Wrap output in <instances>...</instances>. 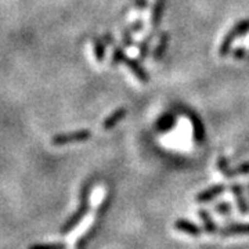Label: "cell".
<instances>
[{
  "mask_svg": "<svg viewBox=\"0 0 249 249\" xmlns=\"http://www.w3.org/2000/svg\"><path fill=\"white\" fill-rule=\"evenodd\" d=\"M91 186H93V181H91V180H88V181L82 186L79 194V206H78V209H76V211L64 222V224H62L61 227H60V234H61V235H67V234H70L72 230H75V229L80 224V222L86 217V214L89 213Z\"/></svg>",
  "mask_w": 249,
  "mask_h": 249,
  "instance_id": "cell-1",
  "label": "cell"
},
{
  "mask_svg": "<svg viewBox=\"0 0 249 249\" xmlns=\"http://www.w3.org/2000/svg\"><path fill=\"white\" fill-rule=\"evenodd\" d=\"M248 32H249V18H247V19H242V21H240V22H237V24L230 29V32L224 36L222 45H220V47H219V55H220V57L227 55L229 52H230V49H231L232 43H234L238 37H241V36L247 35Z\"/></svg>",
  "mask_w": 249,
  "mask_h": 249,
  "instance_id": "cell-2",
  "label": "cell"
},
{
  "mask_svg": "<svg viewBox=\"0 0 249 249\" xmlns=\"http://www.w3.org/2000/svg\"><path fill=\"white\" fill-rule=\"evenodd\" d=\"M91 137V132L89 129H80L70 133H60L55 134L52 137V144L55 147H61V145H68L72 142H86Z\"/></svg>",
  "mask_w": 249,
  "mask_h": 249,
  "instance_id": "cell-3",
  "label": "cell"
},
{
  "mask_svg": "<svg viewBox=\"0 0 249 249\" xmlns=\"http://www.w3.org/2000/svg\"><path fill=\"white\" fill-rule=\"evenodd\" d=\"M219 235L222 237H240V235H249V223L232 222L223 226L219 230Z\"/></svg>",
  "mask_w": 249,
  "mask_h": 249,
  "instance_id": "cell-4",
  "label": "cell"
},
{
  "mask_svg": "<svg viewBox=\"0 0 249 249\" xmlns=\"http://www.w3.org/2000/svg\"><path fill=\"white\" fill-rule=\"evenodd\" d=\"M226 191V186L224 184H214L211 186L209 188H205L204 191L198 193L196 196V204H208L216 199L217 196H220Z\"/></svg>",
  "mask_w": 249,
  "mask_h": 249,
  "instance_id": "cell-5",
  "label": "cell"
},
{
  "mask_svg": "<svg viewBox=\"0 0 249 249\" xmlns=\"http://www.w3.org/2000/svg\"><path fill=\"white\" fill-rule=\"evenodd\" d=\"M173 227L178 231L184 232V234L190 235V237H194V238H198V237L202 235V229L194 222L188 220V219H178L173 224Z\"/></svg>",
  "mask_w": 249,
  "mask_h": 249,
  "instance_id": "cell-6",
  "label": "cell"
},
{
  "mask_svg": "<svg viewBox=\"0 0 249 249\" xmlns=\"http://www.w3.org/2000/svg\"><path fill=\"white\" fill-rule=\"evenodd\" d=\"M230 190H231L232 196H234V199H235V204H237L240 214H242V216L249 214V201L245 198L244 187L241 186V184H232L230 187Z\"/></svg>",
  "mask_w": 249,
  "mask_h": 249,
  "instance_id": "cell-7",
  "label": "cell"
},
{
  "mask_svg": "<svg viewBox=\"0 0 249 249\" xmlns=\"http://www.w3.org/2000/svg\"><path fill=\"white\" fill-rule=\"evenodd\" d=\"M124 64L126 67L129 68V71L133 73L136 76V79H139L142 83H148L150 82V76L147 71L142 67V64L137 61V60H133V58H126L124 60Z\"/></svg>",
  "mask_w": 249,
  "mask_h": 249,
  "instance_id": "cell-8",
  "label": "cell"
},
{
  "mask_svg": "<svg viewBox=\"0 0 249 249\" xmlns=\"http://www.w3.org/2000/svg\"><path fill=\"white\" fill-rule=\"evenodd\" d=\"M198 216H199V219L202 220V226H204V230L206 234H209V235H214V234H219V227H217V224L213 220V217H212V214L209 213L208 211H205V209H199L198 211Z\"/></svg>",
  "mask_w": 249,
  "mask_h": 249,
  "instance_id": "cell-9",
  "label": "cell"
},
{
  "mask_svg": "<svg viewBox=\"0 0 249 249\" xmlns=\"http://www.w3.org/2000/svg\"><path fill=\"white\" fill-rule=\"evenodd\" d=\"M126 115H127V109H126V108H118V109H115L114 112H111V114L104 119V122L101 124L103 129H104V130H111V129L115 127L116 124H119Z\"/></svg>",
  "mask_w": 249,
  "mask_h": 249,
  "instance_id": "cell-10",
  "label": "cell"
},
{
  "mask_svg": "<svg viewBox=\"0 0 249 249\" xmlns=\"http://www.w3.org/2000/svg\"><path fill=\"white\" fill-rule=\"evenodd\" d=\"M165 4L166 0H155L151 9V27L152 29H157L160 27L165 13Z\"/></svg>",
  "mask_w": 249,
  "mask_h": 249,
  "instance_id": "cell-11",
  "label": "cell"
},
{
  "mask_svg": "<svg viewBox=\"0 0 249 249\" xmlns=\"http://www.w3.org/2000/svg\"><path fill=\"white\" fill-rule=\"evenodd\" d=\"M168 43H169V34H168L166 31H165V32H160L158 43H157L155 49H154V55H152L155 61L162 60L163 54H165L166 49H168Z\"/></svg>",
  "mask_w": 249,
  "mask_h": 249,
  "instance_id": "cell-12",
  "label": "cell"
},
{
  "mask_svg": "<svg viewBox=\"0 0 249 249\" xmlns=\"http://www.w3.org/2000/svg\"><path fill=\"white\" fill-rule=\"evenodd\" d=\"M91 43H93V53H94V58L98 64L106 60V52H107L108 46L106 45V42L103 39H100L97 36H94L91 39Z\"/></svg>",
  "mask_w": 249,
  "mask_h": 249,
  "instance_id": "cell-13",
  "label": "cell"
},
{
  "mask_svg": "<svg viewBox=\"0 0 249 249\" xmlns=\"http://www.w3.org/2000/svg\"><path fill=\"white\" fill-rule=\"evenodd\" d=\"M248 173H249V162H244V163L238 165L237 168L227 170L224 176H226L227 178H235V176H240V175H248Z\"/></svg>",
  "mask_w": 249,
  "mask_h": 249,
  "instance_id": "cell-14",
  "label": "cell"
},
{
  "mask_svg": "<svg viewBox=\"0 0 249 249\" xmlns=\"http://www.w3.org/2000/svg\"><path fill=\"white\" fill-rule=\"evenodd\" d=\"M65 242H42V244H32L28 249H67Z\"/></svg>",
  "mask_w": 249,
  "mask_h": 249,
  "instance_id": "cell-15",
  "label": "cell"
},
{
  "mask_svg": "<svg viewBox=\"0 0 249 249\" xmlns=\"http://www.w3.org/2000/svg\"><path fill=\"white\" fill-rule=\"evenodd\" d=\"M191 124H193V127H194V136H196V140L198 142H202V140L205 139V127L202 122L198 119V118H191Z\"/></svg>",
  "mask_w": 249,
  "mask_h": 249,
  "instance_id": "cell-16",
  "label": "cell"
},
{
  "mask_svg": "<svg viewBox=\"0 0 249 249\" xmlns=\"http://www.w3.org/2000/svg\"><path fill=\"white\" fill-rule=\"evenodd\" d=\"M152 43V34L151 35H148L147 37H144L142 42H140V45H139V55H140V58L144 60L148 53H150V47H151Z\"/></svg>",
  "mask_w": 249,
  "mask_h": 249,
  "instance_id": "cell-17",
  "label": "cell"
},
{
  "mask_svg": "<svg viewBox=\"0 0 249 249\" xmlns=\"http://www.w3.org/2000/svg\"><path fill=\"white\" fill-rule=\"evenodd\" d=\"M214 212L223 217H231L232 206L230 202H219L214 206Z\"/></svg>",
  "mask_w": 249,
  "mask_h": 249,
  "instance_id": "cell-18",
  "label": "cell"
},
{
  "mask_svg": "<svg viewBox=\"0 0 249 249\" xmlns=\"http://www.w3.org/2000/svg\"><path fill=\"white\" fill-rule=\"evenodd\" d=\"M127 57H126V54H124V49L122 47H114V50H112V55H111V65H118V64H121V62H124Z\"/></svg>",
  "mask_w": 249,
  "mask_h": 249,
  "instance_id": "cell-19",
  "label": "cell"
},
{
  "mask_svg": "<svg viewBox=\"0 0 249 249\" xmlns=\"http://www.w3.org/2000/svg\"><path fill=\"white\" fill-rule=\"evenodd\" d=\"M109 204H111V196H109V194H106L104 198H103V201H101V204L98 205L97 212H96V217H97V220H100L104 214L107 213L108 208H109Z\"/></svg>",
  "mask_w": 249,
  "mask_h": 249,
  "instance_id": "cell-20",
  "label": "cell"
},
{
  "mask_svg": "<svg viewBox=\"0 0 249 249\" xmlns=\"http://www.w3.org/2000/svg\"><path fill=\"white\" fill-rule=\"evenodd\" d=\"M173 124H175V118L172 115H165L162 119H160L158 127H160V130H168Z\"/></svg>",
  "mask_w": 249,
  "mask_h": 249,
  "instance_id": "cell-21",
  "label": "cell"
},
{
  "mask_svg": "<svg viewBox=\"0 0 249 249\" xmlns=\"http://www.w3.org/2000/svg\"><path fill=\"white\" fill-rule=\"evenodd\" d=\"M122 43H124V47H130L133 45V32L132 29H124V34H122Z\"/></svg>",
  "mask_w": 249,
  "mask_h": 249,
  "instance_id": "cell-22",
  "label": "cell"
},
{
  "mask_svg": "<svg viewBox=\"0 0 249 249\" xmlns=\"http://www.w3.org/2000/svg\"><path fill=\"white\" fill-rule=\"evenodd\" d=\"M217 169L220 170L223 175H226V172L230 169V162H229V160L226 157H223V155L219 157V160H217Z\"/></svg>",
  "mask_w": 249,
  "mask_h": 249,
  "instance_id": "cell-23",
  "label": "cell"
},
{
  "mask_svg": "<svg viewBox=\"0 0 249 249\" xmlns=\"http://www.w3.org/2000/svg\"><path fill=\"white\" fill-rule=\"evenodd\" d=\"M232 57H234V60H244L245 57H248V54H247V50L244 47H238V49L234 50Z\"/></svg>",
  "mask_w": 249,
  "mask_h": 249,
  "instance_id": "cell-24",
  "label": "cell"
},
{
  "mask_svg": "<svg viewBox=\"0 0 249 249\" xmlns=\"http://www.w3.org/2000/svg\"><path fill=\"white\" fill-rule=\"evenodd\" d=\"M142 28H144V22H142V19H139V21H136L133 25L130 27V29H132V32H133V34H136V32H140V31H142Z\"/></svg>",
  "mask_w": 249,
  "mask_h": 249,
  "instance_id": "cell-25",
  "label": "cell"
},
{
  "mask_svg": "<svg viewBox=\"0 0 249 249\" xmlns=\"http://www.w3.org/2000/svg\"><path fill=\"white\" fill-rule=\"evenodd\" d=\"M147 1L148 0H136V9L144 10L147 7Z\"/></svg>",
  "mask_w": 249,
  "mask_h": 249,
  "instance_id": "cell-26",
  "label": "cell"
},
{
  "mask_svg": "<svg viewBox=\"0 0 249 249\" xmlns=\"http://www.w3.org/2000/svg\"><path fill=\"white\" fill-rule=\"evenodd\" d=\"M104 42H106V45L107 46L112 45V35H111L109 32H106V34H104Z\"/></svg>",
  "mask_w": 249,
  "mask_h": 249,
  "instance_id": "cell-27",
  "label": "cell"
},
{
  "mask_svg": "<svg viewBox=\"0 0 249 249\" xmlns=\"http://www.w3.org/2000/svg\"><path fill=\"white\" fill-rule=\"evenodd\" d=\"M247 191H248V196H249V184L247 186Z\"/></svg>",
  "mask_w": 249,
  "mask_h": 249,
  "instance_id": "cell-28",
  "label": "cell"
},
{
  "mask_svg": "<svg viewBox=\"0 0 249 249\" xmlns=\"http://www.w3.org/2000/svg\"><path fill=\"white\" fill-rule=\"evenodd\" d=\"M248 58H249V54H248Z\"/></svg>",
  "mask_w": 249,
  "mask_h": 249,
  "instance_id": "cell-29",
  "label": "cell"
}]
</instances>
